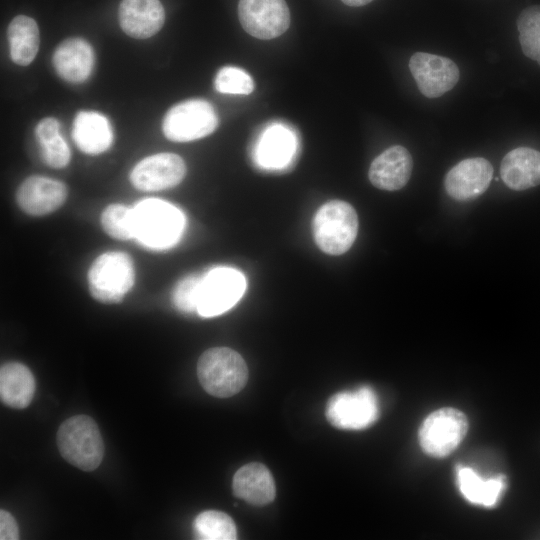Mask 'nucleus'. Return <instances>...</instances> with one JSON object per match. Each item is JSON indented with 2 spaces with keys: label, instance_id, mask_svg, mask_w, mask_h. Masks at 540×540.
Listing matches in <instances>:
<instances>
[{
  "label": "nucleus",
  "instance_id": "nucleus-1",
  "mask_svg": "<svg viewBox=\"0 0 540 540\" xmlns=\"http://www.w3.org/2000/svg\"><path fill=\"white\" fill-rule=\"evenodd\" d=\"M197 376L208 394L228 398L244 388L248 380V368L243 357L235 350L214 347L199 357Z\"/></svg>",
  "mask_w": 540,
  "mask_h": 540
},
{
  "label": "nucleus",
  "instance_id": "nucleus-2",
  "mask_svg": "<svg viewBox=\"0 0 540 540\" xmlns=\"http://www.w3.org/2000/svg\"><path fill=\"white\" fill-rule=\"evenodd\" d=\"M61 456L83 471H93L102 462L104 442L97 423L88 415H75L61 423L57 432Z\"/></svg>",
  "mask_w": 540,
  "mask_h": 540
},
{
  "label": "nucleus",
  "instance_id": "nucleus-3",
  "mask_svg": "<svg viewBox=\"0 0 540 540\" xmlns=\"http://www.w3.org/2000/svg\"><path fill=\"white\" fill-rule=\"evenodd\" d=\"M135 238L152 249H164L179 239L184 217L181 211L168 202L146 199L134 208Z\"/></svg>",
  "mask_w": 540,
  "mask_h": 540
},
{
  "label": "nucleus",
  "instance_id": "nucleus-4",
  "mask_svg": "<svg viewBox=\"0 0 540 540\" xmlns=\"http://www.w3.org/2000/svg\"><path fill=\"white\" fill-rule=\"evenodd\" d=\"M358 215L343 200H331L316 212L312 230L318 248L329 255H341L353 245L358 234Z\"/></svg>",
  "mask_w": 540,
  "mask_h": 540
},
{
  "label": "nucleus",
  "instance_id": "nucleus-5",
  "mask_svg": "<svg viewBox=\"0 0 540 540\" xmlns=\"http://www.w3.org/2000/svg\"><path fill=\"white\" fill-rule=\"evenodd\" d=\"M135 279L133 261L123 252H106L95 259L88 271V287L98 301L112 304L121 301Z\"/></svg>",
  "mask_w": 540,
  "mask_h": 540
},
{
  "label": "nucleus",
  "instance_id": "nucleus-6",
  "mask_svg": "<svg viewBox=\"0 0 540 540\" xmlns=\"http://www.w3.org/2000/svg\"><path fill=\"white\" fill-rule=\"evenodd\" d=\"M218 126L213 106L203 99H189L172 106L165 114L162 130L174 142H189L208 136Z\"/></svg>",
  "mask_w": 540,
  "mask_h": 540
},
{
  "label": "nucleus",
  "instance_id": "nucleus-7",
  "mask_svg": "<svg viewBox=\"0 0 540 540\" xmlns=\"http://www.w3.org/2000/svg\"><path fill=\"white\" fill-rule=\"evenodd\" d=\"M329 423L342 430H363L371 426L379 416L376 393L370 386L334 394L326 405Z\"/></svg>",
  "mask_w": 540,
  "mask_h": 540
},
{
  "label": "nucleus",
  "instance_id": "nucleus-8",
  "mask_svg": "<svg viewBox=\"0 0 540 540\" xmlns=\"http://www.w3.org/2000/svg\"><path fill=\"white\" fill-rule=\"evenodd\" d=\"M467 430L468 421L464 413L445 407L425 418L419 429V443L427 455L445 457L458 447Z\"/></svg>",
  "mask_w": 540,
  "mask_h": 540
},
{
  "label": "nucleus",
  "instance_id": "nucleus-9",
  "mask_svg": "<svg viewBox=\"0 0 540 540\" xmlns=\"http://www.w3.org/2000/svg\"><path fill=\"white\" fill-rule=\"evenodd\" d=\"M246 289L244 275L230 267H218L203 275L197 304L202 317H214L231 309Z\"/></svg>",
  "mask_w": 540,
  "mask_h": 540
},
{
  "label": "nucleus",
  "instance_id": "nucleus-10",
  "mask_svg": "<svg viewBox=\"0 0 540 540\" xmlns=\"http://www.w3.org/2000/svg\"><path fill=\"white\" fill-rule=\"evenodd\" d=\"M238 17L248 34L262 40L280 36L290 25L285 0H239Z\"/></svg>",
  "mask_w": 540,
  "mask_h": 540
},
{
  "label": "nucleus",
  "instance_id": "nucleus-11",
  "mask_svg": "<svg viewBox=\"0 0 540 540\" xmlns=\"http://www.w3.org/2000/svg\"><path fill=\"white\" fill-rule=\"evenodd\" d=\"M410 72L419 91L428 98H437L450 91L458 82L457 65L449 58L416 52L409 60Z\"/></svg>",
  "mask_w": 540,
  "mask_h": 540
},
{
  "label": "nucleus",
  "instance_id": "nucleus-12",
  "mask_svg": "<svg viewBox=\"0 0 540 540\" xmlns=\"http://www.w3.org/2000/svg\"><path fill=\"white\" fill-rule=\"evenodd\" d=\"M186 174L183 159L174 153H159L144 158L130 174L132 185L141 191H160L178 185Z\"/></svg>",
  "mask_w": 540,
  "mask_h": 540
},
{
  "label": "nucleus",
  "instance_id": "nucleus-13",
  "mask_svg": "<svg viewBox=\"0 0 540 540\" xmlns=\"http://www.w3.org/2000/svg\"><path fill=\"white\" fill-rule=\"evenodd\" d=\"M492 177L493 167L488 160L482 157L467 158L448 171L444 187L454 200L467 202L483 194Z\"/></svg>",
  "mask_w": 540,
  "mask_h": 540
},
{
  "label": "nucleus",
  "instance_id": "nucleus-14",
  "mask_svg": "<svg viewBox=\"0 0 540 540\" xmlns=\"http://www.w3.org/2000/svg\"><path fill=\"white\" fill-rule=\"evenodd\" d=\"M67 194V187L61 181L43 176H30L19 186L16 201L25 213L43 216L60 208Z\"/></svg>",
  "mask_w": 540,
  "mask_h": 540
},
{
  "label": "nucleus",
  "instance_id": "nucleus-15",
  "mask_svg": "<svg viewBox=\"0 0 540 540\" xmlns=\"http://www.w3.org/2000/svg\"><path fill=\"white\" fill-rule=\"evenodd\" d=\"M412 169L413 160L409 151L403 146L394 145L372 161L368 177L376 188L396 191L407 184Z\"/></svg>",
  "mask_w": 540,
  "mask_h": 540
},
{
  "label": "nucleus",
  "instance_id": "nucleus-16",
  "mask_svg": "<svg viewBox=\"0 0 540 540\" xmlns=\"http://www.w3.org/2000/svg\"><path fill=\"white\" fill-rule=\"evenodd\" d=\"M118 20L128 36L146 39L162 28L165 12L159 0H122Z\"/></svg>",
  "mask_w": 540,
  "mask_h": 540
},
{
  "label": "nucleus",
  "instance_id": "nucleus-17",
  "mask_svg": "<svg viewBox=\"0 0 540 540\" xmlns=\"http://www.w3.org/2000/svg\"><path fill=\"white\" fill-rule=\"evenodd\" d=\"M53 66L57 74L70 83L85 81L94 66V52L84 39L73 37L62 41L54 51Z\"/></svg>",
  "mask_w": 540,
  "mask_h": 540
},
{
  "label": "nucleus",
  "instance_id": "nucleus-18",
  "mask_svg": "<svg viewBox=\"0 0 540 540\" xmlns=\"http://www.w3.org/2000/svg\"><path fill=\"white\" fill-rule=\"evenodd\" d=\"M500 174L512 190L522 191L540 185V152L529 147L509 151L502 159Z\"/></svg>",
  "mask_w": 540,
  "mask_h": 540
},
{
  "label": "nucleus",
  "instance_id": "nucleus-19",
  "mask_svg": "<svg viewBox=\"0 0 540 540\" xmlns=\"http://www.w3.org/2000/svg\"><path fill=\"white\" fill-rule=\"evenodd\" d=\"M232 487L235 496L256 506L271 503L276 495L273 476L261 463H249L239 468Z\"/></svg>",
  "mask_w": 540,
  "mask_h": 540
},
{
  "label": "nucleus",
  "instance_id": "nucleus-20",
  "mask_svg": "<svg viewBox=\"0 0 540 540\" xmlns=\"http://www.w3.org/2000/svg\"><path fill=\"white\" fill-rule=\"evenodd\" d=\"M72 136L77 147L90 155L106 151L113 141L109 120L95 111H80L75 116Z\"/></svg>",
  "mask_w": 540,
  "mask_h": 540
},
{
  "label": "nucleus",
  "instance_id": "nucleus-21",
  "mask_svg": "<svg viewBox=\"0 0 540 540\" xmlns=\"http://www.w3.org/2000/svg\"><path fill=\"white\" fill-rule=\"evenodd\" d=\"M36 389L30 369L20 362H7L0 368L1 402L14 409H24L31 403Z\"/></svg>",
  "mask_w": 540,
  "mask_h": 540
},
{
  "label": "nucleus",
  "instance_id": "nucleus-22",
  "mask_svg": "<svg viewBox=\"0 0 540 540\" xmlns=\"http://www.w3.org/2000/svg\"><path fill=\"white\" fill-rule=\"evenodd\" d=\"M456 479L462 496L469 503L486 508L494 507L506 489L504 475L485 479L470 467L459 466Z\"/></svg>",
  "mask_w": 540,
  "mask_h": 540
},
{
  "label": "nucleus",
  "instance_id": "nucleus-23",
  "mask_svg": "<svg viewBox=\"0 0 540 540\" xmlns=\"http://www.w3.org/2000/svg\"><path fill=\"white\" fill-rule=\"evenodd\" d=\"M10 57L20 66L29 65L37 55L40 43L36 21L25 15L11 20L7 29Z\"/></svg>",
  "mask_w": 540,
  "mask_h": 540
},
{
  "label": "nucleus",
  "instance_id": "nucleus-24",
  "mask_svg": "<svg viewBox=\"0 0 540 540\" xmlns=\"http://www.w3.org/2000/svg\"><path fill=\"white\" fill-rule=\"evenodd\" d=\"M294 151L292 133L281 125L270 127L262 136L258 147V159L266 167H282Z\"/></svg>",
  "mask_w": 540,
  "mask_h": 540
},
{
  "label": "nucleus",
  "instance_id": "nucleus-25",
  "mask_svg": "<svg viewBox=\"0 0 540 540\" xmlns=\"http://www.w3.org/2000/svg\"><path fill=\"white\" fill-rule=\"evenodd\" d=\"M195 537L201 540H234L237 529L232 518L222 511L206 510L194 520Z\"/></svg>",
  "mask_w": 540,
  "mask_h": 540
},
{
  "label": "nucleus",
  "instance_id": "nucleus-26",
  "mask_svg": "<svg viewBox=\"0 0 540 540\" xmlns=\"http://www.w3.org/2000/svg\"><path fill=\"white\" fill-rule=\"evenodd\" d=\"M104 231L118 240L135 238L134 210L122 204H110L101 214Z\"/></svg>",
  "mask_w": 540,
  "mask_h": 540
},
{
  "label": "nucleus",
  "instance_id": "nucleus-27",
  "mask_svg": "<svg viewBox=\"0 0 540 540\" xmlns=\"http://www.w3.org/2000/svg\"><path fill=\"white\" fill-rule=\"evenodd\" d=\"M517 28L524 55L535 60L540 49V5L524 9L517 19Z\"/></svg>",
  "mask_w": 540,
  "mask_h": 540
},
{
  "label": "nucleus",
  "instance_id": "nucleus-28",
  "mask_svg": "<svg viewBox=\"0 0 540 540\" xmlns=\"http://www.w3.org/2000/svg\"><path fill=\"white\" fill-rule=\"evenodd\" d=\"M214 86L220 93L248 95L254 90V81L243 69L225 66L217 72Z\"/></svg>",
  "mask_w": 540,
  "mask_h": 540
},
{
  "label": "nucleus",
  "instance_id": "nucleus-29",
  "mask_svg": "<svg viewBox=\"0 0 540 540\" xmlns=\"http://www.w3.org/2000/svg\"><path fill=\"white\" fill-rule=\"evenodd\" d=\"M203 276L190 275L180 280L172 292L174 306L181 312H197L199 289Z\"/></svg>",
  "mask_w": 540,
  "mask_h": 540
},
{
  "label": "nucleus",
  "instance_id": "nucleus-30",
  "mask_svg": "<svg viewBox=\"0 0 540 540\" xmlns=\"http://www.w3.org/2000/svg\"><path fill=\"white\" fill-rule=\"evenodd\" d=\"M40 146L43 159L50 167L59 169L69 163L70 149L61 135Z\"/></svg>",
  "mask_w": 540,
  "mask_h": 540
},
{
  "label": "nucleus",
  "instance_id": "nucleus-31",
  "mask_svg": "<svg viewBox=\"0 0 540 540\" xmlns=\"http://www.w3.org/2000/svg\"><path fill=\"white\" fill-rule=\"evenodd\" d=\"M35 134L40 144L48 142L60 135V123L53 117L44 118L37 124Z\"/></svg>",
  "mask_w": 540,
  "mask_h": 540
},
{
  "label": "nucleus",
  "instance_id": "nucleus-32",
  "mask_svg": "<svg viewBox=\"0 0 540 540\" xmlns=\"http://www.w3.org/2000/svg\"><path fill=\"white\" fill-rule=\"evenodd\" d=\"M0 539H19V529L14 517L6 510H0Z\"/></svg>",
  "mask_w": 540,
  "mask_h": 540
},
{
  "label": "nucleus",
  "instance_id": "nucleus-33",
  "mask_svg": "<svg viewBox=\"0 0 540 540\" xmlns=\"http://www.w3.org/2000/svg\"><path fill=\"white\" fill-rule=\"evenodd\" d=\"M344 4L352 7H359L370 3L373 0H341Z\"/></svg>",
  "mask_w": 540,
  "mask_h": 540
},
{
  "label": "nucleus",
  "instance_id": "nucleus-34",
  "mask_svg": "<svg viewBox=\"0 0 540 540\" xmlns=\"http://www.w3.org/2000/svg\"><path fill=\"white\" fill-rule=\"evenodd\" d=\"M535 60H536V61H537V63H538L539 65H540V49H539V51H538V54H537V56H536V59H535Z\"/></svg>",
  "mask_w": 540,
  "mask_h": 540
}]
</instances>
